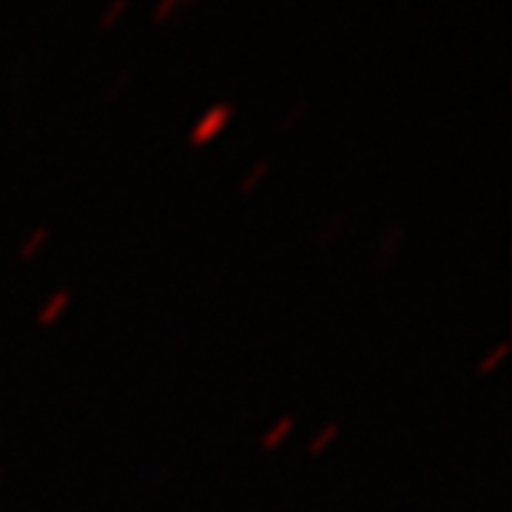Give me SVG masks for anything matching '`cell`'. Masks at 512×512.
Listing matches in <instances>:
<instances>
[{"mask_svg": "<svg viewBox=\"0 0 512 512\" xmlns=\"http://www.w3.org/2000/svg\"><path fill=\"white\" fill-rule=\"evenodd\" d=\"M128 9H131V0H109V6L103 9V15L97 20L100 32H114L126 20Z\"/></svg>", "mask_w": 512, "mask_h": 512, "instance_id": "3957f363", "label": "cell"}, {"mask_svg": "<svg viewBox=\"0 0 512 512\" xmlns=\"http://www.w3.org/2000/svg\"><path fill=\"white\" fill-rule=\"evenodd\" d=\"M339 433H342V424H339V421H330V424H325V427H322V430L316 433V439L308 444V456H311V458L322 456V453L328 450L330 444L339 439Z\"/></svg>", "mask_w": 512, "mask_h": 512, "instance_id": "5b68a950", "label": "cell"}, {"mask_svg": "<svg viewBox=\"0 0 512 512\" xmlns=\"http://www.w3.org/2000/svg\"><path fill=\"white\" fill-rule=\"evenodd\" d=\"M49 237H52L49 228H37V231H32V234L26 237V242L20 245V259H23V262H32V259L43 251V245L49 242Z\"/></svg>", "mask_w": 512, "mask_h": 512, "instance_id": "8992f818", "label": "cell"}, {"mask_svg": "<svg viewBox=\"0 0 512 512\" xmlns=\"http://www.w3.org/2000/svg\"><path fill=\"white\" fill-rule=\"evenodd\" d=\"M507 353H510V342H501L498 348L490 350V353L484 356V362L478 365V376H493L495 370H498V365L507 359Z\"/></svg>", "mask_w": 512, "mask_h": 512, "instance_id": "9c48e42d", "label": "cell"}, {"mask_svg": "<svg viewBox=\"0 0 512 512\" xmlns=\"http://www.w3.org/2000/svg\"><path fill=\"white\" fill-rule=\"evenodd\" d=\"M72 305V291H57L49 302H46V308L37 313V325L40 328H52L57 325V319H63V313L66 308Z\"/></svg>", "mask_w": 512, "mask_h": 512, "instance_id": "7a4b0ae2", "label": "cell"}, {"mask_svg": "<svg viewBox=\"0 0 512 512\" xmlns=\"http://www.w3.org/2000/svg\"><path fill=\"white\" fill-rule=\"evenodd\" d=\"M191 3H197V0H157V6H154V23H168V20H174L180 12H185Z\"/></svg>", "mask_w": 512, "mask_h": 512, "instance_id": "52a82bcc", "label": "cell"}, {"mask_svg": "<svg viewBox=\"0 0 512 512\" xmlns=\"http://www.w3.org/2000/svg\"><path fill=\"white\" fill-rule=\"evenodd\" d=\"M234 117H237L234 103H214L211 109L202 111V117L194 123L191 134H188V146L205 148L208 143H214L222 131L234 123Z\"/></svg>", "mask_w": 512, "mask_h": 512, "instance_id": "6da1fadb", "label": "cell"}, {"mask_svg": "<svg viewBox=\"0 0 512 512\" xmlns=\"http://www.w3.org/2000/svg\"><path fill=\"white\" fill-rule=\"evenodd\" d=\"M268 171H271V163L268 160H262V163H256L251 171H248V177L239 183V194H254L259 183H265V177H268Z\"/></svg>", "mask_w": 512, "mask_h": 512, "instance_id": "ba28073f", "label": "cell"}, {"mask_svg": "<svg viewBox=\"0 0 512 512\" xmlns=\"http://www.w3.org/2000/svg\"><path fill=\"white\" fill-rule=\"evenodd\" d=\"M0 473H3V470H0Z\"/></svg>", "mask_w": 512, "mask_h": 512, "instance_id": "30bf717a", "label": "cell"}, {"mask_svg": "<svg viewBox=\"0 0 512 512\" xmlns=\"http://www.w3.org/2000/svg\"><path fill=\"white\" fill-rule=\"evenodd\" d=\"M293 424H296V419H293V416H285V419L276 421L274 427H271V430H268V433L262 436L259 447H262L265 453H274L276 447H279V444H282V441L288 439V436L293 433Z\"/></svg>", "mask_w": 512, "mask_h": 512, "instance_id": "277c9868", "label": "cell"}]
</instances>
